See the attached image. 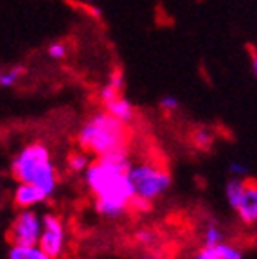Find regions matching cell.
Wrapping results in <instances>:
<instances>
[{"mask_svg":"<svg viewBox=\"0 0 257 259\" xmlns=\"http://www.w3.org/2000/svg\"><path fill=\"white\" fill-rule=\"evenodd\" d=\"M229 173L230 177H248V169H246V166H243L241 162H232L229 166Z\"/></svg>","mask_w":257,"mask_h":259,"instance_id":"21","label":"cell"},{"mask_svg":"<svg viewBox=\"0 0 257 259\" xmlns=\"http://www.w3.org/2000/svg\"><path fill=\"white\" fill-rule=\"evenodd\" d=\"M250 65H252V72L257 77V49L250 47Z\"/></svg>","mask_w":257,"mask_h":259,"instance_id":"22","label":"cell"},{"mask_svg":"<svg viewBox=\"0 0 257 259\" xmlns=\"http://www.w3.org/2000/svg\"><path fill=\"white\" fill-rule=\"evenodd\" d=\"M124 74H122V70L115 69L110 72L108 76V81H106L105 85L101 87V90L97 92V99H99L101 106H106L110 101H113V99H117L119 96H122V90H124Z\"/></svg>","mask_w":257,"mask_h":259,"instance_id":"9","label":"cell"},{"mask_svg":"<svg viewBox=\"0 0 257 259\" xmlns=\"http://www.w3.org/2000/svg\"><path fill=\"white\" fill-rule=\"evenodd\" d=\"M180 108V101L175 96H164L160 99V110L165 113H173Z\"/></svg>","mask_w":257,"mask_h":259,"instance_id":"19","label":"cell"},{"mask_svg":"<svg viewBox=\"0 0 257 259\" xmlns=\"http://www.w3.org/2000/svg\"><path fill=\"white\" fill-rule=\"evenodd\" d=\"M44 229V218L31 209H20L8 229L11 245H38Z\"/></svg>","mask_w":257,"mask_h":259,"instance_id":"5","label":"cell"},{"mask_svg":"<svg viewBox=\"0 0 257 259\" xmlns=\"http://www.w3.org/2000/svg\"><path fill=\"white\" fill-rule=\"evenodd\" d=\"M9 259H54L40 245H11Z\"/></svg>","mask_w":257,"mask_h":259,"instance_id":"11","label":"cell"},{"mask_svg":"<svg viewBox=\"0 0 257 259\" xmlns=\"http://www.w3.org/2000/svg\"><path fill=\"white\" fill-rule=\"evenodd\" d=\"M144 259H157V257H155V255H146Z\"/></svg>","mask_w":257,"mask_h":259,"instance_id":"24","label":"cell"},{"mask_svg":"<svg viewBox=\"0 0 257 259\" xmlns=\"http://www.w3.org/2000/svg\"><path fill=\"white\" fill-rule=\"evenodd\" d=\"M214 141H216V132L212 128H207V126H200L191 134V142L196 150L207 151L212 148Z\"/></svg>","mask_w":257,"mask_h":259,"instance_id":"13","label":"cell"},{"mask_svg":"<svg viewBox=\"0 0 257 259\" xmlns=\"http://www.w3.org/2000/svg\"><path fill=\"white\" fill-rule=\"evenodd\" d=\"M11 177L16 182L34 184L51 196L58 187V169L54 166L51 151L44 142H29L13 157L9 164Z\"/></svg>","mask_w":257,"mask_h":259,"instance_id":"3","label":"cell"},{"mask_svg":"<svg viewBox=\"0 0 257 259\" xmlns=\"http://www.w3.org/2000/svg\"><path fill=\"white\" fill-rule=\"evenodd\" d=\"M236 212L241 220V223L252 227L257 223V182L248 177L246 180V189L243 194L241 202L236 207Z\"/></svg>","mask_w":257,"mask_h":259,"instance_id":"7","label":"cell"},{"mask_svg":"<svg viewBox=\"0 0 257 259\" xmlns=\"http://www.w3.org/2000/svg\"><path fill=\"white\" fill-rule=\"evenodd\" d=\"M49 194L41 187L34 186V184L16 182L15 193H13V202H15V205L18 209H31V207L45 202Z\"/></svg>","mask_w":257,"mask_h":259,"instance_id":"8","label":"cell"},{"mask_svg":"<svg viewBox=\"0 0 257 259\" xmlns=\"http://www.w3.org/2000/svg\"><path fill=\"white\" fill-rule=\"evenodd\" d=\"M216 248H218V254L221 255V259H241L243 257L241 248L232 245V243L221 241Z\"/></svg>","mask_w":257,"mask_h":259,"instance_id":"18","label":"cell"},{"mask_svg":"<svg viewBox=\"0 0 257 259\" xmlns=\"http://www.w3.org/2000/svg\"><path fill=\"white\" fill-rule=\"evenodd\" d=\"M128 155H110L94 158L84 171V182L94 196V205L99 214L117 218L132 209L135 191L130 178Z\"/></svg>","mask_w":257,"mask_h":259,"instance_id":"1","label":"cell"},{"mask_svg":"<svg viewBox=\"0 0 257 259\" xmlns=\"http://www.w3.org/2000/svg\"><path fill=\"white\" fill-rule=\"evenodd\" d=\"M84 2H87V6H94L96 2H99V0H84Z\"/></svg>","mask_w":257,"mask_h":259,"instance_id":"23","label":"cell"},{"mask_svg":"<svg viewBox=\"0 0 257 259\" xmlns=\"http://www.w3.org/2000/svg\"><path fill=\"white\" fill-rule=\"evenodd\" d=\"M132 124L119 121L101 108L94 112L76 135L77 148L90 153L94 158L110 155H128L132 144Z\"/></svg>","mask_w":257,"mask_h":259,"instance_id":"2","label":"cell"},{"mask_svg":"<svg viewBox=\"0 0 257 259\" xmlns=\"http://www.w3.org/2000/svg\"><path fill=\"white\" fill-rule=\"evenodd\" d=\"M94 157L90 153H87V151H83L79 148V150L72 151V153L67 157V167L72 173L79 175V173H84V171L89 169V166L92 164Z\"/></svg>","mask_w":257,"mask_h":259,"instance_id":"14","label":"cell"},{"mask_svg":"<svg viewBox=\"0 0 257 259\" xmlns=\"http://www.w3.org/2000/svg\"><path fill=\"white\" fill-rule=\"evenodd\" d=\"M47 54L51 60L54 61H63L65 58L68 56V45L65 41H53V44H49L47 47Z\"/></svg>","mask_w":257,"mask_h":259,"instance_id":"16","label":"cell"},{"mask_svg":"<svg viewBox=\"0 0 257 259\" xmlns=\"http://www.w3.org/2000/svg\"><path fill=\"white\" fill-rule=\"evenodd\" d=\"M27 74V69L24 65H11V67H6L0 72V85L4 89H11V87H16L24 79V76Z\"/></svg>","mask_w":257,"mask_h":259,"instance_id":"15","label":"cell"},{"mask_svg":"<svg viewBox=\"0 0 257 259\" xmlns=\"http://www.w3.org/2000/svg\"><path fill=\"white\" fill-rule=\"evenodd\" d=\"M194 259H221V255L218 254L216 247H207V245H205V247L194 255Z\"/></svg>","mask_w":257,"mask_h":259,"instance_id":"20","label":"cell"},{"mask_svg":"<svg viewBox=\"0 0 257 259\" xmlns=\"http://www.w3.org/2000/svg\"><path fill=\"white\" fill-rule=\"evenodd\" d=\"M130 178H132V186L135 191L133 200L149 203V205L171 186V175L167 167L157 160H142L139 164H132Z\"/></svg>","mask_w":257,"mask_h":259,"instance_id":"4","label":"cell"},{"mask_svg":"<svg viewBox=\"0 0 257 259\" xmlns=\"http://www.w3.org/2000/svg\"><path fill=\"white\" fill-rule=\"evenodd\" d=\"M103 108L108 110L113 117L126 122V124H132V122L135 121V106H133L132 101L126 99L124 96H119L117 99L110 101L106 106H103Z\"/></svg>","mask_w":257,"mask_h":259,"instance_id":"10","label":"cell"},{"mask_svg":"<svg viewBox=\"0 0 257 259\" xmlns=\"http://www.w3.org/2000/svg\"><path fill=\"white\" fill-rule=\"evenodd\" d=\"M65 243H67V229H65L63 220L58 214H45L41 238L38 245L49 255H53L54 259H58L65 252Z\"/></svg>","mask_w":257,"mask_h":259,"instance_id":"6","label":"cell"},{"mask_svg":"<svg viewBox=\"0 0 257 259\" xmlns=\"http://www.w3.org/2000/svg\"><path fill=\"white\" fill-rule=\"evenodd\" d=\"M203 241L207 247H218V245L223 241V239H221V231L218 229L216 223H209V225L205 227Z\"/></svg>","mask_w":257,"mask_h":259,"instance_id":"17","label":"cell"},{"mask_svg":"<svg viewBox=\"0 0 257 259\" xmlns=\"http://www.w3.org/2000/svg\"><path fill=\"white\" fill-rule=\"evenodd\" d=\"M246 180L248 177H232L227 182V187H225V194H227V200H229L230 207L236 210V207L239 205L241 202L243 194H245V189H246Z\"/></svg>","mask_w":257,"mask_h":259,"instance_id":"12","label":"cell"}]
</instances>
